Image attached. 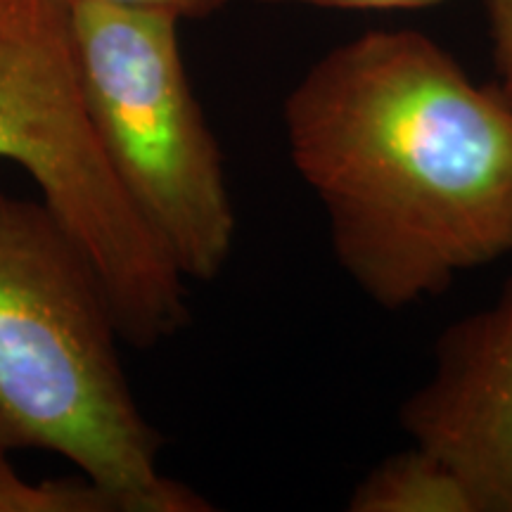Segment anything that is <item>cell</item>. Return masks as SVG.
<instances>
[{
	"label": "cell",
	"instance_id": "cell-1",
	"mask_svg": "<svg viewBox=\"0 0 512 512\" xmlns=\"http://www.w3.org/2000/svg\"><path fill=\"white\" fill-rule=\"evenodd\" d=\"M339 266L387 311L512 254V105L413 29L332 48L283 107Z\"/></svg>",
	"mask_w": 512,
	"mask_h": 512
},
{
	"label": "cell",
	"instance_id": "cell-2",
	"mask_svg": "<svg viewBox=\"0 0 512 512\" xmlns=\"http://www.w3.org/2000/svg\"><path fill=\"white\" fill-rule=\"evenodd\" d=\"M121 330L98 268L43 202L0 192V448L46 451L128 512H209L162 475V434L119 358Z\"/></svg>",
	"mask_w": 512,
	"mask_h": 512
},
{
	"label": "cell",
	"instance_id": "cell-3",
	"mask_svg": "<svg viewBox=\"0 0 512 512\" xmlns=\"http://www.w3.org/2000/svg\"><path fill=\"white\" fill-rule=\"evenodd\" d=\"M0 159L22 166L98 268L126 344L152 349L185 328V275L102 147L62 0H0Z\"/></svg>",
	"mask_w": 512,
	"mask_h": 512
},
{
	"label": "cell",
	"instance_id": "cell-4",
	"mask_svg": "<svg viewBox=\"0 0 512 512\" xmlns=\"http://www.w3.org/2000/svg\"><path fill=\"white\" fill-rule=\"evenodd\" d=\"M67 10L88 112L121 185L185 280L216 278L238 219L181 55V19L93 0Z\"/></svg>",
	"mask_w": 512,
	"mask_h": 512
},
{
	"label": "cell",
	"instance_id": "cell-5",
	"mask_svg": "<svg viewBox=\"0 0 512 512\" xmlns=\"http://www.w3.org/2000/svg\"><path fill=\"white\" fill-rule=\"evenodd\" d=\"M434 358L401 406L403 430L463 479L479 512H512V278L439 337Z\"/></svg>",
	"mask_w": 512,
	"mask_h": 512
},
{
	"label": "cell",
	"instance_id": "cell-6",
	"mask_svg": "<svg viewBox=\"0 0 512 512\" xmlns=\"http://www.w3.org/2000/svg\"><path fill=\"white\" fill-rule=\"evenodd\" d=\"M354 512H479L475 494L444 460L418 444L382 460L349 498Z\"/></svg>",
	"mask_w": 512,
	"mask_h": 512
},
{
	"label": "cell",
	"instance_id": "cell-7",
	"mask_svg": "<svg viewBox=\"0 0 512 512\" xmlns=\"http://www.w3.org/2000/svg\"><path fill=\"white\" fill-rule=\"evenodd\" d=\"M0 448V512H128L126 503L88 477L31 482Z\"/></svg>",
	"mask_w": 512,
	"mask_h": 512
},
{
	"label": "cell",
	"instance_id": "cell-8",
	"mask_svg": "<svg viewBox=\"0 0 512 512\" xmlns=\"http://www.w3.org/2000/svg\"><path fill=\"white\" fill-rule=\"evenodd\" d=\"M498 91L512 105V0H486Z\"/></svg>",
	"mask_w": 512,
	"mask_h": 512
},
{
	"label": "cell",
	"instance_id": "cell-9",
	"mask_svg": "<svg viewBox=\"0 0 512 512\" xmlns=\"http://www.w3.org/2000/svg\"><path fill=\"white\" fill-rule=\"evenodd\" d=\"M64 5L79 3V0H62ZM93 3L117 5V8L147 10V12H164L176 19H204L216 15L228 5V0H93Z\"/></svg>",
	"mask_w": 512,
	"mask_h": 512
},
{
	"label": "cell",
	"instance_id": "cell-10",
	"mask_svg": "<svg viewBox=\"0 0 512 512\" xmlns=\"http://www.w3.org/2000/svg\"><path fill=\"white\" fill-rule=\"evenodd\" d=\"M266 5H311V8H332V10H420L430 5L444 3V0H256Z\"/></svg>",
	"mask_w": 512,
	"mask_h": 512
}]
</instances>
